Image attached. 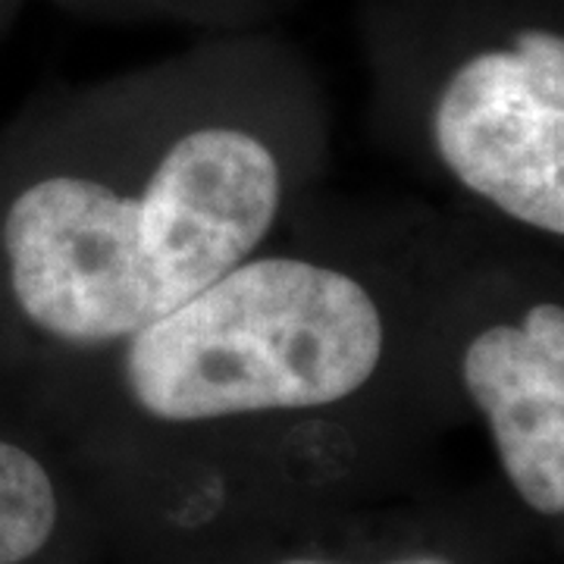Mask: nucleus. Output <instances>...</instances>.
<instances>
[{"label": "nucleus", "instance_id": "1", "mask_svg": "<svg viewBox=\"0 0 564 564\" xmlns=\"http://www.w3.org/2000/svg\"><path fill=\"white\" fill-rule=\"evenodd\" d=\"M282 198L276 148L226 117L182 126L141 170L47 173L0 229L13 302L57 343L120 345L258 254Z\"/></svg>", "mask_w": 564, "mask_h": 564}, {"label": "nucleus", "instance_id": "2", "mask_svg": "<svg viewBox=\"0 0 564 564\" xmlns=\"http://www.w3.org/2000/svg\"><path fill=\"white\" fill-rule=\"evenodd\" d=\"M120 345L122 386L148 417L226 421L351 399L383 364L386 317L343 267L251 254Z\"/></svg>", "mask_w": 564, "mask_h": 564}, {"label": "nucleus", "instance_id": "3", "mask_svg": "<svg viewBox=\"0 0 564 564\" xmlns=\"http://www.w3.org/2000/svg\"><path fill=\"white\" fill-rule=\"evenodd\" d=\"M445 173L508 220L564 236V32L549 17L470 29L426 98Z\"/></svg>", "mask_w": 564, "mask_h": 564}, {"label": "nucleus", "instance_id": "4", "mask_svg": "<svg viewBox=\"0 0 564 564\" xmlns=\"http://www.w3.org/2000/svg\"><path fill=\"white\" fill-rule=\"evenodd\" d=\"M462 386L484 414L511 489L543 518L564 511V307L533 299L477 326Z\"/></svg>", "mask_w": 564, "mask_h": 564}, {"label": "nucleus", "instance_id": "5", "mask_svg": "<svg viewBox=\"0 0 564 564\" xmlns=\"http://www.w3.org/2000/svg\"><path fill=\"white\" fill-rule=\"evenodd\" d=\"M57 486L22 445L0 440V564H22L51 543L57 527Z\"/></svg>", "mask_w": 564, "mask_h": 564}, {"label": "nucleus", "instance_id": "6", "mask_svg": "<svg viewBox=\"0 0 564 564\" xmlns=\"http://www.w3.org/2000/svg\"><path fill=\"white\" fill-rule=\"evenodd\" d=\"M107 3H122V7H166V10H192V13H204L207 7H217V13H226V0H107Z\"/></svg>", "mask_w": 564, "mask_h": 564}, {"label": "nucleus", "instance_id": "7", "mask_svg": "<svg viewBox=\"0 0 564 564\" xmlns=\"http://www.w3.org/2000/svg\"><path fill=\"white\" fill-rule=\"evenodd\" d=\"M280 564H339V562H326V558H285ZM383 564H455L443 558V555H411V558H395V562Z\"/></svg>", "mask_w": 564, "mask_h": 564}]
</instances>
